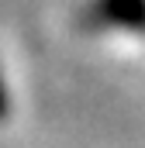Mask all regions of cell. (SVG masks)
Returning a JSON list of instances; mask_svg holds the SVG:
<instances>
[{
    "instance_id": "2",
    "label": "cell",
    "mask_w": 145,
    "mask_h": 148,
    "mask_svg": "<svg viewBox=\"0 0 145 148\" xmlns=\"http://www.w3.org/2000/svg\"><path fill=\"white\" fill-rule=\"evenodd\" d=\"M7 110H10V97H7V86H3V76H0V121L7 117Z\"/></svg>"
},
{
    "instance_id": "1",
    "label": "cell",
    "mask_w": 145,
    "mask_h": 148,
    "mask_svg": "<svg viewBox=\"0 0 145 148\" xmlns=\"http://www.w3.org/2000/svg\"><path fill=\"white\" fill-rule=\"evenodd\" d=\"M83 28L145 35V0H90L83 7Z\"/></svg>"
}]
</instances>
